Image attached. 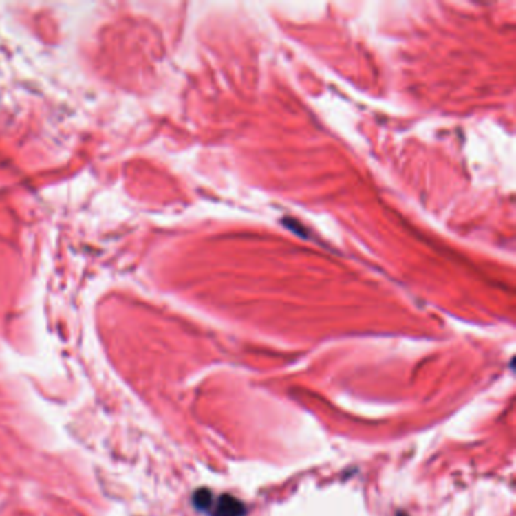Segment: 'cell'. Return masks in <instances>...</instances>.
Wrapping results in <instances>:
<instances>
[{
  "mask_svg": "<svg viewBox=\"0 0 516 516\" xmlns=\"http://www.w3.org/2000/svg\"><path fill=\"white\" fill-rule=\"evenodd\" d=\"M193 503L209 516H247V506L229 494L214 495L206 489H200L194 494Z\"/></svg>",
  "mask_w": 516,
  "mask_h": 516,
  "instance_id": "1",
  "label": "cell"
},
{
  "mask_svg": "<svg viewBox=\"0 0 516 516\" xmlns=\"http://www.w3.org/2000/svg\"><path fill=\"white\" fill-rule=\"evenodd\" d=\"M397 516H407V515H406V513H401V512H400V513H398Z\"/></svg>",
  "mask_w": 516,
  "mask_h": 516,
  "instance_id": "2",
  "label": "cell"
}]
</instances>
